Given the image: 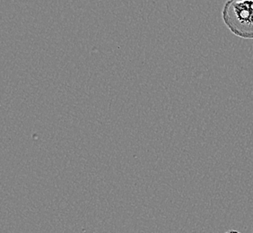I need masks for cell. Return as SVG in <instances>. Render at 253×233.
<instances>
[{"mask_svg":"<svg viewBox=\"0 0 253 233\" xmlns=\"http://www.w3.org/2000/svg\"><path fill=\"white\" fill-rule=\"evenodd\" d=\"M224 25L240 38L253 39V0H229L222 10Z\"/></svg>","mask_w":253,"mask_h":233,"instance_id":"6da1fadb","label":"cell"},{"mask_svg":"<svg viewBox=\"0 0 253 233\" xmlns=\"http://www.w3.org/2000/svg\"><path fill=\"white\" fill-rule=\"evenodd\" d=\"M226 233H241L237 232V231H230V232H227Z\"/></svg>","mask_w":253,"mask_h":233,"instance_id":"7a4b0ae2","label":"cell"}]
</instances>
